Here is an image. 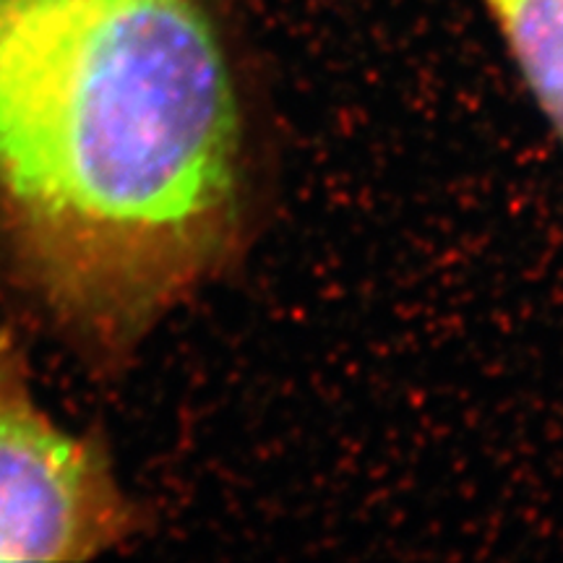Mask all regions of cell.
Here are the masks:
<instances>
[{
	"mask_svg": "<svg viewBox=\"0 0 563 563\" xmlns=\"http://www.w3.org/2000/svg\"><path fill=\"white\" fill-rule=\"evenodd\" d=\"M245 125L209 0H0V258L121 361L228 269Z\"/></svg>",
	"mask_w": 563,
	"mask_h": 563,
	"instance_id": "1",
	"label": "cell"
},
{
	"mask_svg": "<svg viewBox=\"0 0 563 563\" xmlns=\"http://www.w3.org/2000/svg\"><path fill=\"white\" fill-rule=\"evenodd\" d=\"M136 530L100 443L37 402L24 352L0 332V561H87Z\"/></svg>",
	"mask_w": 563,
	"mask_h": 563,
	"instance_id": "2",
	"label": "cell"
},
{
	"mask_svg": "<svg viewBox=\"0 0 563 563\" xmlns=\"http://www.w3.org/2000/svg\"><path fill=\"white\" fill-rule=\"evenodd\" d=\"M563 146V0H481Z\"/></svg>",
	"mask_w": 563,
	"mask_h": 563,
	"instance_id": "3",
	"label": "cell"
}]
</instances>
